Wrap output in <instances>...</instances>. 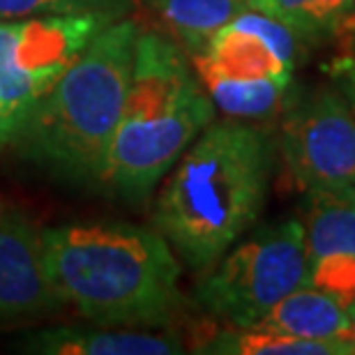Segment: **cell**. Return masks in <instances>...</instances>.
<instances>
[{
	"label": "cell",
	"instance_id": "6da1fadb",
	"mask_svg": "<svg viewBox=\"0 0 355 355\" xmlns=\"http://www.w3.org/2000/svg\"><path fill=\"white\" fill-rule=\"evenodd\" d=\"M44 272L65 304L106 328L166 325L180 307V263L159 231L123 222L42 231Z\"/></svg>",
	"mask_w": 355,
	"mask_h": 355
},
{
	"label": "cell",
	"instance_id": "7a4b0ae2",
	"mask_svg": "<svg viewBox=\"0 0 355 355\" xmlns=\"http://www.w3.org/2000/svg\"><path fill=\"white\" fill-rule=\"evenodd\" d=\"M272 144L243 123L208 125L162 187L153 222L194 270H210L266 205Z\"/></svg>",
	"mask_w": 355,
	"mask_h": 355
},
{
	"label": "cell",
	"instance_id": "3957f363",
	"mask_svg": "<svg viewBox=\"0 0 355 355\" xmlns=\"http://www.w3.org/2000/svg\"><path fill=\"white\" fill-rule=\"evenodd\" d=\"M137 35V21L118 19L90 42L14 137L21 157L60 180L99 182L125 111Z\"/></svg>",
	"mask_w": 355,
	"mask_h": 355
},
{
	"label": "cell",
	"instance_id": "277c9868",
	"mask_svg": "<svg viewBox=\"0 0 355 355\" xmlns=\"http://www.w3.org/2000/svg\"><path fill=\"white\" fill-rule=\"evenodd\" d=\"M309 284L304 226L297 219L263 226L219 261L196 288L198 304L236 328H252L282 297Z\"/></svg>",
	"mask_w": 355,
	"mask_h": 355
},
{
	"label": "cell",
	"instance_id": "5b68a950",
	"mask_svg": "<svg viewBox=\"0 0 355 355\" xmlns=\"http://www.w3.org/2000/svg\"><path fill=\"white\" fill-rule=\"evenodd\" d=\"M113 21L118 19L109 14H44L0 21V148L12 144L35 104Z\"/></svg>",
	"mask_w": 355,
	"mask_h": 355
},
{
	"label": "cell",
	"instance_id": "8992f818",
	"mask_svg": "<svg viewBox=\"0 0 355 355\" xmlns=\"http://www.w3.org/2000/svg\"><path fill=\"white\" fill-rule=\"evenodd\" d=\"M212 120L215 106L201 86L189 90L162 116L120 120L106 153L99 184L125 201L141 203Z\"/></svg>",
	"mask_w": 355,
	"mask_h": 355
},
{
	"label": "cell",
	"instance_id": "52a82bcc",
	"mask_svg": "<svg viewBox=\"0 0 355 355\" xmlns=\"http://www.w3.org/2000/svg\"><path fill=\"white\" fill-rule=\"evenodd\" d=\"M279 150L297 189L355 184V113L332 88H314L284 106Z\"/></svg>",
	"mask_w": 355,
	"mask_h": 355
},
{
	"label": "cell",
	"instance_id": "ba28073f",
	"mask_svg": "<svg viewBox=\"0 0 355 355\" xmlns=\"http://www.w3.org/2000/svg\"><path fill=\"white\" fill-rule=\"evenodd\" d=\"M65 300L42 263V229L19 210L0 212V325L58 311Z\"/></svg>",
	"mask_w": 355,
	"mask_h": 355
},
{
	"label": "cell",
	"instance_id": "9c48e42d",
	"mask_svg": "<svg viewBox=\"0 0 355 355\" xmlns=\"http://www.w3.org/2000/svg\"><path fill=\"white\" fill-rule=\"evenodd\" d=\"M196 86L180 44L159 33L139 31L134 42L130 90L120 120L162 116Z\"/></svg>",
	"mask_w": 355,
	"mask_h": 355
},
{
	"label": "cell",
	"instance_id": "30bf717a",
	"mask_svg": "<svg viewBox=\"0 0 355 355\" xmlns=\"http://www.w3.org/2000/svg\"><path fill=\"white\" fill-rule=\"evenodd\" d=\"M21 351L49 355H175L184 342L173 332L157 335L148 330L99 328H49L35 332L21 344Z\"/></svg>",
	"mask_w": 355,
	"mask_h": 355
},
{
	"label": "cell",
	"instance_id": "8fae6325",
	"mask_svg": "<svg viewBox=\"0 0 355 355\" xmlns=\"http://www.w3.org/2000/svg\"><path fill=\"white\" fill-rule=\"evenodd\" d=\"M196 74H217L226 79H270L291 86V69L277 58L263 40L254 33L224 26L208 40L198 53H191Z\"/></svg>",
	"mask_w": 355,
	"mask_h": 355
},
{
	"label": "cell",
	"instance_id": "7c38bea8",
	"mask_svg": "<svg viewBox=\"0 0 355 355\" xmlns=\"http://www.w3.org/2000/svg\"><path fill=\"white\" fill-rule=\"evenodd\" d=\"M252 328H263L302 339H344L353 337V323L335 297L311 288H295L282 297Z\"/></svg>",
	"mask_w": 355,
	"mask_h": 355
},
{
	"label": "cell",
	"instance_id": "4fadbf2b",
	"mask_svg": "<svg viewBox=\"0 0 355 355\" xmlns=\"http://www.w3.org/2000/svg\"><path fill=\"white\" fill-rule=\"evenodd\" d=\"M191 346L198 353L226 355H353L355 335L344 339H302L263 328H231L208 330L198 335Z\"/></svg>",
	"mask_w": 355,
	"mask_h": 355
},
{
	"label": "cell",
	"instance_id": "5bb4252c",
	"mask_svg": "<svg viewBox=\"0 0 355 355\" xmlns=\"http://www.w3.org/2000/svg\"><path fill=\"white\" fill-rule=\"evenodd\" d=\"M302 226L309 263L325 254H353L355 257L353 184L309 189Z\"/></svg>",
	"mask_w": 355,
	"mask_h": 355
},
{
	"label": "cell",
	"instance_id": "9a60e30c",
	"mask_svg": "<svg viewBox=\"0 0 355 355\" xmlns=\"http://www.w3.org/2000/svg\"><path fill=\"white\" fill-rule=\"evenodd\" d=\"M150 5L175 44L189 53H198L217 31L250 10V0H150Z\"/></svg>",
	"mask_w": 355,
	"mask_h": 355
},
{
	"label": "cell",
	"instance_id": "2e32d148",
	"mask_svg": "<svg viewBox=\"0 0 355 355\" xmlns=\"http://www.w3.org/2000/svg\"><path fill=\"white\" fill-rule=\"evenodd\" d=\"M212 104L233 120H270L286 106L288 86L270 79H226L217 74H198Z\"/></svg>",
	"mask_w": 355,
	"mask_h": 355
},
{
	"label": "cell",
	"instance_id": "e0dca14e",
	"mask_svg": "<svg viewBox=\"0 0 355 355\" xmlns=\"http://www.w3.org/2000/svg\"><path fill=\"white\" fill-rule=\"evenodd\" d=\"M250 10L279 19L300 37H323L351 24L355 0H250Z\"/></svg>",
	"mask_w": 355,
	"mask_h": 355
},
{
	"label": "cell",
	"instance_id": "ac0fdd59",
	"mask_svg": "<svg viewBox=\"0 0 355 355\" xmlns=\"http://www.w3.org/2000/svg\"><path fill=\"white\" fill-rule=\"evenodd\" d=\"M130 0H0V19H28L44 14H109L120 19Z\"/></svg>",
	"mask_w": 355,
	"mask_h": 355
},
{
	"label": "cell",
	"instance_id": "d6986e66",
	"mask_svg": "<svg viewBox=\"0 0 355 355\" xmlns=\"http://www.w3.org/2000/svg\"><path fill=\"white\" fill-rule=\"evenodd\" d=\"M229 26L259 35V37L272 49V53L277 58H282L291 69H295V62L302 53V44H300V35H297L293 28H288L286 24H282L279 19L268 17V14L259 10L240 12Z\"/></svg>",
	"mask_w": 355,
	"mask_h": 355
},
{
	"label": "cell",
	"instance_id": "ffe728a7",
	"mask_svg": "<svg viewBox=\"0 0 355 355\" xmlns=\"http://www.w3.org/2000/svg\"><path fill=\"white\" fill-rule=\"evenodd\" d=\"M309 284L321 293L335 297L344 309L355 302V257L353 254H325L309 263Z\"/></svg>",
	"mask_w": 355,
	"mask_h": 355
},
{
	"label": "cell",
	"instance_id": "44dd1931",
	"mask_svg": "<svg viewBox=\"0 0 355 355\" xmlns=\"http://www.w3.org/2000/svg\"><path fill=\"white\" fill-rule=\"evenodd\" d=\"M349 309H351V323H353V330H355V302L351 304Z\"/></svg>",
	"mask_w": 355,
	"mask_h": 355
},
{
	"label": "cell",
	"instance_id": "7402d4cb",
	"mask_svg": "<svg viewBox=\"0 0 355 355\" xmlns=\"http://www.w3.org/2000/svg\"><path fill=\"white\" fill-rule=\"evenodd\" d=\"M5 210V205H3V201H0V212H3Z\"/></svg>",
	"mask_w": 355,
	"mask_h": 355
}]
</instances>
